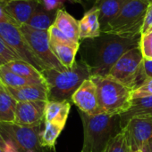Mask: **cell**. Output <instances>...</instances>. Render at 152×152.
<instances>
[{
    "label": "cell",
    "instance_id": "1",
    "mask_svg": "<svg viewBox=\"0 0 152 152\" xmlns=\"http://www.w3.org/2000/svg\"><path fill=\"white\" fill-rule=\"evenodd\" d=\"M86 49V55L82 59L90 69L91 76H108L116 61L129 50L140 46L141 37L133 38L121 37L116 35L102 33Z\"/></svg>",
    "mask_w": 152,
    "mask_h": 152
},
{
    "label": "cell",
    "instance_id": "2",
    "mask_svg": "<svg viewBox=\"0 0 152 152\" xmlns=\"http://www.w3.org/2000/svg\"><path fill=\"white\" fill-rule=\"evenodd\" d=\"M48 102H69L82 84L91 77L90 69L87 63L82 61H75L73 66L64 71L54 69L43 70Z\"/></svg>",
    "mask_w": 152,
    "mask_h": 152
},
{
    "label": "cell",
    "instance_id": "3",
    "mask_svg": "<svg viewBox=\"0 0 152 152\" xmlns=\"http://www.w3.org/2000/svg\"><path fill=\"white\" fill-rule=\"evenodd\" d=\"M79 113L84 131L82 150L86 152H102L108 143L123 131L120 115H88L81 110Z\"/></svg>",
    "mask_w": 152,
    "mask_h": 152
},
{
    "label": "cell",
    "instance_id": "4",
    "mask_svg": "<svg viewBox=\"0 0 152 152\" xmlns=\"http://www.w3.org/2000/svg\"><path fill=\"white\" fill-rule=\"evenodd\" d=\"M90 78L97 86L99 113L122 115L131 108L133 90L108 76Z\"/></svg>",
    "mask_w": 152,
    "mask_h": 152
},
{
    "label": "cell",
    "instance_id": "5",
    "mask_svg": "<svg viewBox=\"0 0 152 152\" xmlns=\"http://www.w3.org/2000/svg\"><path fill=\"white\" fill-rule=\"evenodd\" d=\"M150 4L147 0H127L118 15L102 29V33L126 38L142 37V28Z\"/></svg>",
    "mask_w": 152,
    "mask_h": 152
},
{
    "label": "cell",
    "instance_id": "6",
    "mask_svg": "<svg viewBox=\"0 0 152 152\" xmlns=\"http://www.w3.org/2000/svg\"><path fill=\"white\" fill-rule=\"evenodd\" d=\"M143 61L144 58L141 47H134L126 52L116 61L111 69L108 77L133 91L147 78Z\"/></svg>",
    "mask_w": 152,
    "mask_h": 152
},
{
    "label": "cell",
    "instance_id": "7",
    "mask_svg": "<svg viewBox=\"0 0 152 152\" xmlns=\"http://www.w3.org/2000/svg\"><path fill=\"white\" fill-rule=\"evenodd\" d=\"M44 123L36 126H24L15 123H1L0 134L5 142H11L17 152H47L40 142Z\"/></svg>",
    "mask_w": 152,
    "mask_h": 152
},
{
    "label": "cell",
    "instance_id": "8",
    "mask_svg": "<svg viewBox=\"0 0 152 152\" xmlns=\"http://www.w3.org/2000/svg\"><path fill=\"white\" fill-rule=\"evenodd\" d=\"M19 28L34 53L47 69H54L59 71L67 69L56 57L51 49L48 30L36 29L26 24L20 26Z\"/></svg>",
    "mask_w": 152,
    "mask_h": 152
},
{
    "label": "cell",
    "instance_id": "9",
    "mask_svg": "<svg viewBox=\"0 0 152 152\" xmlns=\"http://www.w3.org/2000/svg\"><path fill=\"white\" fill-rule=\"evenodd\" d=\"M0 36L21 60L31 64L40 72L47 69L44 63L34 53L17 25L11 21H0Z\"/></svg>",
    "mask_w": 152,
    "mask_h": 152
},
{
    "label": "cell",
    "instance_id": "10",
    "mask_svg": "<svg viewBox=\"0 0 152 152\" xmlns=\"http://www.w3.org/2000/svg\"><path fill=\"white\" fill-rule=\"evenodd\" d=\"M123 129L132 151H142L143 145L152 138V115L134 117Z\"/></svg>",
    "mask_w": 152,
    "mask_h": 152
},
{
    "label": "cell",
    "instance_id": "11",
    "mask_svg": "<svg viewBox=\"0 0 152 152\" xmlns=\"http://www.w3.org/2000/svg\"><path fill=\"white\" fill-rule=\"evenodd\" d=\"M47 102L42 101L17 102L13 123L24 126H36L43 124Z\"/></svg>",
    "mask_w": 152,
    "mask_h": 152
},
{
    "label": "cell",
    "instance_id": "12",
    "mask_svg": "<svg viewBox=\"0 0 152 152\" xmlns=\"http://www.w3.org/2000/svg\"><path fill=\"white\" fill-rule=\"evenodd\" d=\"M72 102L78 107L79 110L88 115L99 114L97 86L90 77L76 90L72 97Z\"/></svg>",
    "mask_w": 152,
    "mask_h": 152
},
{
    "label": "cell",
    "instance_id": "13",
    "mask_svg": "<svg viewBox=\"0 0 152 152\" xmlns=\"http://www.w3.org/2000/svg\"><path fill=\"white\" fill-rule=\"evenodd\" d=\"M41 0H9L4 2L6 13L18 27L27 24Z\"/></svg>",
    "mask_w": 152,
    "mask_h": 152
},
{
    "label": "cell",
    "instance_id": "14",
    "mask_svg": "<svg viewBox=\"0 0 152 152\" xmlns=\"http://www.w3.org/2000/svg\"><path fill=\"white\" fill-rule=\"evenodd\" d=\"M6 89L17 102L38 101L48 102L47 85H33L18 88L6 87Z\"/></svg>",
    "mask_w": 152,
    "mask_h": 152
},
{
    "label": "cell",
    "instance_id": "15",
    "mask_svg": "<svg viewBox=\"0 0 152 152\" xmlns=\"http://www.w3.org/2000/svg\"><path fill=\"white\" fill-rule=\"evenodd\" d=\"M80 39L97 38L101 36V26L99 18V10L94 5L85 12L84 16L79 20Z\"/></svg>",
    "mask_w": 152,
    "mask_h": 152
},
{
    "label": "cell",
    "instance_id": "16",
    "mask_svg": "<svg viewBox=\"0 0 152 152\" xmlns=\"http://www.w3.org/2000/svg\"><path fill=\"white\" fill-rule=\"evenodd\" d=\"M55 25L59 28L67 37L75 43H80V33H79V21L68 13L65 9H59L55 20Z\"/></svg>",
    "mask_w": 152,
    "mask_h": 152
},
{
    "label": "cell",
    "instance_id": "17",
    "mask_svg": "<svg viewBox=\"0 0 152 152\" xmlns=\"http://www.w3.org/2000/svg\"><path fill=\"white\" fill-rule=\"evenodd\" d=\"M127 0H96L95 6L99 10V18L102 29L114 20Z\"/></svg>",
    "mask_w": 152,
    "mask_h": 152
},
{
    "label": "cell",
    "instance_id": "18",
    "mask_svg": "<svg viewBox=\"0 0 152 152\" xmlns=\"http://www.w3.org/2000/svg\"><path fill=\"white\" fill-rule=\"evenodd\" d=\"M50 45L54 54L63 66L67 69H71L75 62V57L79 51L80 44H65L50 41Z\"/></svg>",
    "mask_w": 152,
    "mask_h": 152
},
{
    "label": "cell",
    "instance_id": "19",
    "mask_svg": "<svg viewBox=\"0 0 152 152\" xmlns=\"http://www.w3.org/2000/svg\"><path fill=\"white\" fill-rule=\"evenodd\" d=\"M57 11L58 10H47L44 6L41 0L40 4L26 25L39 30H48L50 27L55 23Z\"/></svg>",
    "mask_w": 152,
    "mask_h": 152
},
{
    "label": "cell",
    "instance_id": "20",
    "mask_svg": "<svg viewBox=\"0 0 152 152\" xmlns=\"http://www.w3.org/2000/svg\"><path fill=\"white\" fill-rule=\"evenodd\" d=\"M70 109L71 102H47L44 121L53 122L65 126Z\"/></svg>",
    "mask_w": 152,
    "mask_h": 152
},
{
    "label": "cell",
    "instance_id": "21",
    "mask_svg": "<svg viewBox=\"0 0 152 152\" xmlns=\"http://www.w3.org/2000/svg\"><path fill=\"white\" fill-rule=\"evenodd\" d=\"M152 115V96L133 99L131 108L121 116V124L123 128L126 126L128 121L139 116Z\"/></svg>",
    "mask_w": 152,
    "mask_h": 152
},
{
    "label": "cell",
    "instance_id": "22",
    "mask_svg": "<svg viewBox=\"0 0 152 152\" xmlns=\"http://www.w3.org/2000/svg\"><path fill=\"white\" fill-rule=\"evenodd\" d=\"M17 102L12 97L6 87L0 86V122L13 123L15 119Z\"/></svg>",
    "mask_w": 152,
    "mask_h": 152
},
{
    "label": "cell",
    "instance_id": "23",
    "mask_svg": "<svg viewBox=\"0 0 152 152\" xmlns=\"http://www.w3.org/2000/svg\"><path fill=\"white\" fill-rule=\"evenodd\" d=\"M0 80L4 86L13 88H18L33 85H46L45 80L30 79L21 77L9 70L5 66H0Z\"/></svg>",
    "mask_w": 152,
    "mask_h": 152
},
{
    "label": "cell",
    "instance_id": "24",
    "mask_svg": "<svg viewBox=\"0 0 152 152\" xmlns=\"http://www.w3.org/2000/svg\"><path fill=\"white\" fill-rule=\"evenodd\" d=\"M9 70L12 72L30 79H37V80H45L42 73L38 70L35 67H33L31 64L22 61V60H15L13 61H10L9 63L4 65Z\"/></svg>",
    "mask_w": 152,
    "mask_h": 152
},
{
    "label": "cell",
    "instance_id": "25",
    "mask_svg": "<svg viewBox=\"0 0 152 152\" xmlns=\"http://www.w3.org/2000/svg\"><path fill=\"white\" fill-rule=\"evenodd\" d=\"M65 126L58 125L53 122H46L44 121L43 130L40 134V142L41 145L48 150H55L56 142L60 135L61 132L64 130Z\"/></svg>",
    "mask_w": 152,
    "mask_h": 152
},
{
    "label": "cell",
    "instance_id": "26",
    "mask_svg": "<svg viewBox=\"0 0 152 152\" xmlns=\"http://www.w3.org/2000/svg\"><path fill=\"white\" fill-rule=\"evenodd\" d=\"M102 152H132L131 146L124 129L108 143Z\"/></svg>",
    "mask_w": 152,
    "mask_h": 152
},
{
    "label": "cell",
    "instance_id": "27",
    "mask_svg": "<svg viewBox=\"0 0 152 152\" xmlns=\"http://www.w3.org/2000/svg\"><path fill=\"white\" fill-rule=\"evenodd\" d=\"M15 60L21 59L0 36V66H4Z\"/></svg>",
    "mask_w": 152,
    "mask_h": 152
},
{
    "label": "cell",
    "instance_id": "28",
    "mask_svg": "<svg viewBox=\"0 0 152 152\" xmlns=\"http://www.w3.org/2000/svg\"><path fill=\"white\" fill-rule=\"evenodd\" d=\"M140 47L145 60H152V32L141 37Z\"/></svg>",
    "mask_w": 152,
    "mask_h": 152
},
{
    "label": "cell",
    "instance_id": "29",
    "mask_svg": "<svg viewBox=\"0 0 152 152\" xmlns=\"http://www.w3.org/2000/svg\"><path fill=\"white\" fill-rule=\"evenodd\" d=\"M132 95L133 99L152 96V78L147 77L138 88L133 91Z\"/></svg>",
    "mask_w": 152,
    "mask_h": 152
},
{
    "label": "cell",
    "instance_id": "30",
    "mask_svg": "<svg viewBox=\"0 0 152 152\" xmlns=\"http://www.w3.org/2000/svg\"><path fill=\"white\" fill-rule=\"evenodd\" d=\"M152 32V3L149 5V8L146 12V16L144 19V23L142 28V36L146 35Z\"/></svg>",
    "mask_w": 152,
    "mask_h": 152
},
{
    "label": "cell",
    "instance_id": "31",
    "mask_svg": "<svg viewBox=\"0 0 152 152\" xmlns=\"http://www.w3.org/2000/svg\"><path fill=\"white\" fill-rule=\"evenodd\" d=\"M65 1V0H42V3L47 10L53 11L61 9L60 7L63 6Z\"/></svg>",
    "mask_w": 152,
    "mask_h": 152
},
{
    "label": "cell",
    "instance_id": "32",
    "mask_svg": "<svg viewBox=\"0 0 152 152\" xmlns=\"http://www.w3.org/2000/svg\"><path fill=\"white\" fill-rule=\"evenodd\" d=\"M144 66V71L147 77L152 78V60H145L143 61Z\"/></svg>",
    "mask_w": 152,
    "mask_h": 152
},
{
    "label": "cell",
    "instance_id": "33",
    "mask_svg": "<svg viewBox=\"0 0 152 152\" xmlns=\"http://www.w3.org/2000/svg\"><path fill=\"white\" fill-rule=\"evenodd\" d=\"M3 20H6V21H11L13 23V20L9 17V15L6 13L5 10H4V2H1L0 1V21H3Z\"/></svg>",
    "mask_w": 152,
    "mask_h": 152
},
{
    "label": "cell",
    "instance_id": "34",
    "mask_svg": "<svg viewBox=\"0 0 152 152\" xmlns=\"http://www.w3.org/2000/svg\"><path fill=\"white\" fill-rule=\"evenodd\" d=\"M6 144H5V148L4 149V152H17L16 149L13 147V145L9 142H5Z\"/></svg>",
    "mask_w": 152,
    "mask_h": 152
},
{
    "label": "cell",
    "instance_id": "35",
    "mask_svg": "<svg viewBox=\"0 0 152 152\" xmlns=\"http://www.w3.org/2000/svg\"><path fill=\"white\" fill-rule=\"evenodd\" d=\"M142 152H152L151 147V145H150L149 142H146V143L143 145V147H142Z\"/></svg>",
    "mask_w": 152,
    "mask_h": 152
},
{
    "label": "cell",
    "instance_id": "36",
    "mask_svg": "<svg viewBox=\"0 0 152 152\" xmlns=\"http://www.w3.org/2000/svg\"><path fill=\"white\" fill-rule=\"evenodd\" d=\"M5 144H6L5 141L4 140V138H3V137H2V135L0 134V147H1L3 150L5 148Z\"/></svg>",
    "mask_w": 152,
    "mask_h": 152
},
{
    "label": "cell",
    "instance_id": "37",
    "mask_svg": "<svg viewBox=\"0 0 152 152\" xmlns=\"http://www.w3.org/2000/svg\"><path fill=\"white\" fill-rule=\"evenodd\" d=\"M149 143H150V145H151V150H152V138L149 141Z\"/></svg>",
    "mask_w": 152,
    "mask_h": 152
},
{
    "label": "cell",
    "instance_id": "38",
    "mask_svg": "<svg viewBox=\"0 0 152 152\" xmlns=\"http://www.w3.org/2000/svg\"><path fill=\"white\" fill-rule=\"evenodd\" d=\"M0 152H4V150H3V149H2L1 147H0Z\"/></svg>",
    "mask_w": 152,
    "mask_h": 152
},
{
    "label": "cell",
    "instance_id": "39",
    "mask_svg": "<svg viewBox=\"0 0 152 152\" xmlns=\"http://www.w3.org/2000/svg\"><path fill=\"white\" fill-rule=\"evenodd\" d=\"M1 2H5V1H9V0H0Z\"/></svg>",
    "mask_w": 152,
    "mask_h": 152
},
{
    "label": "cell",
    "instance_id": "40",
    "mask_svg": "<svg viewBox=\"0 0 152 152\" xmlns=\"http://www.w3.org/2000/svg\"><path fill=\"white\" fill-rule=\"evenodd\" d=\"M148 2H150V4H151L152 3V0H147Z\"/></svg>",
    "mask_w": 152,
    "mask_h": 152
},
{
    "label": "cell",
    "instance_id": "41",
    "mask_svg": "<svg viewBox=\"0 0 152 152\" xmlns=\"http://www.w3.org/2000/svg\"><path fill=\"white\" fill-rule=\"evenodd\" d=\"M132 152H142V151H132Z\"/></svg>",
    "mask_w": 152,
    "mask_h": 152
},
{
    "label": "cell",
    "instance_id": "42",
    "mask_svg": "<svg viewBox=\"0 0 152 152\" xmlns=\"http://www.w3.org/2000/svg\"><path fill=\"white\" fill-rule=\"evenodd\" d=\"M81 152H86V151H83V150H82V151Z\"/></svg>",
    "mask_w": 152,
    "mask_h": 152
},
{
    "label": "cell",
    "instance_id": "43",
    "mask_svg": "<svg viewBox=\"0 0 152 152\" xmlns=\"http://www.w3.org/2000/svg\"><path fill=\"white\" fill-rule=\"evenodd\" d=\"M2 85V82H1V80H0V86Z\"/></svg>",
    "mask_w": 152,
    "mask_h": 152
}]
</instances>
